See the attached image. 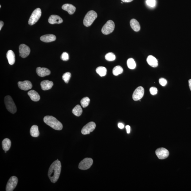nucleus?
Listing matches in <instances>:
<instances>
[{"label": "nucleus", "mask_w": 191, "mask_h": 191, "mask_svg": "<svg viewBox=\"0 0 191 191\" xmlns=\"http://www.w3.org/2000/svg\"><path fill=\"white\" fill-rule=\"evenodd\" d=\"M61 170V163L58 159L52 164L49 168L48 176L51 182L55 183L58 181Z\"/></svg>", "instance_id": "1"}, {"label": "nucleus", "mask_w": 191, "mask_h": 191, "mask_svg": "<svg viewBox=\"0 0 191 191\" xmlns=\"http://www.w3.org/2000/svg\"><path fill=\"white\" fill-rule=\"evenodd\" d=\"M40 39L41 41L44 42H51L56 40V37L53 34H46L42 36Z\"/></svg>", "instance_id": "17"}, {"label": "nucleus", "mask_w": 191, "mask_h": 191, "mask_svg": "<svg viewBox=\"0 0 191 191\" xmlns=\"http://www.w3.org/2000/svg\"><path fill=\"white\" fill-rule=\"evenodd\" d=\"M96 72L101 77H104L106 75L107 69L105 67L100 66L97 67L96 69Z\"/></svg>", "instance_id": "26"}, {"label": "nucleus", "mask_w": 191, "mask_h": 191, "mask_svg": "<svg viewBox=\"0 0 191 191\" xmlns=\"http://www.w3.org/2000/svg\"><path fill=\"white\" fill-rule=\"evenodd\" d=\"M44 122L47 125L56 130H61L63 128L62 123L54 117L52 116H46L44 118Z\"/></svg>", "instance_id": "2"}, {"label": "nucleus", "mask_w": 191, "mask_h": 191, "mask_svg": "<svg viewBox=\"0 0 191 191\" xmlns=\"http://www.w3.org/2000/svg\"><path fill=\"white\" fill-rule=\"evenodd\" d=\"M71 76V75L70 73L66 72L63 75V80L65 82V83H68Z\"/></svg>", "instance_id": "31"}, {"label": "nucleus", "mask_w": 191, "mask_h": 191, "mask_svg": "<svg viewBox=\"0 0 191 191\" xmlns=\"http://www.w3.org/2000/svg\"><path fill=\"white\" fill-rule=\"evenodd\" d=\"M63 20L60 17L57 15H52L49 18V23L51 24L55 23L60 24L62 23Z\"/></svg>", "instance_id": "15"}, {"label": "nucleus", "mask_w": 191, "mask_h": 191, "mask_svg": "<svg viewBox=\"0 0 191 191\" xmlns=\"http://www.w3.org/2000/svg\"><path fill=\"white\" fill-rule=\"evenodd\" d=\"M31 50L28 46L22 44L19 46L20 56L22 58H25L28 56L30 53Z\"/></svg>", "instance_id": "11"}, {"label": "nucleus", "mask_w": 191, "mask_h": 191, "mask_svg": "<svg viewBox=\"0 0 191 191\" xmlns=\"http://www.w3.org/2000/svg\"><path fill=\"white\" fill-rule=\"evenodd\" d=\"M72 113L76 116H79L83 113V110L79 105H77L72 110Z\"/></svg>", "instance_id": "25"}, {"label": "nucleus", "mask_w": 191, "mask_h": 191, "mask_svg": "<svg viewBox=\"0 0 191 191\" xmlns=\"http://www.w3.org/2000/svg\"><path fill=\"white\" fill-rule=\"evenodd\" d=\"M61 59L64 61H67L69 59V57L68 53L64 52L62 54L61 57Z\"/></svg>", "instance_id": "32"}, {"label": "nucleus", "mask_w": 191, "mask_h": 191, "mask_svg": "<svg viewBox=\"0 0 191 191\" xmlns=\"http://www.w3.org/2000/svg\"><path fill=\"white\" fill-rule=\"evenodd\" d=\"M105 59L107 61H112L115 60V59H116V57L113 53H107L105 55Z\"/></svg>", "instance_id": "30"}, {"label": "nucleus", "mask_w": 191, "mask_h": 191, "mask_svg": "<svg viewBox=\"0 0 191 191\" xmlns=\"http://www.w3.org/2000/svg\"><path fill=\"white\" fill-rule=\"evenodd\" d=\"M149 90L151 94L153 95H155L157 94V88L155 87H151Z\"/></svg>", "instance_id": "34"}, {"label": "nucleus", "mask_w": 191, "mask_h": 191, "mask_svg": "<svg viewBox=\"0 0 191 191\" xmlns=\"http://www.w3.org/2000/svg\"><path fill=\"white\" fill-rule=\"evenodd\" d=\"M93 163L92 159L86 158L80 162L79 165V168L81 170H86L90 168Z\"/></svg>", "instance_id": "7"}, {"label": "nucleus", "mask_w": 191, "mask_h": 191, "mask_svg": "<svg viewBox=\"0 0 191 191\" xmlns=\"http://www.w3.org/2000/svg\"><path fill=\"white\" fill-rule=\"evenodd\" d=\"M4 102L6 108L11 113L14 114L17 111L16 107L12 97L10 96H7L4 99Z\"/></svg>", "instance_id": "4"}, {"label": "nucleus", "mask_w": 191, "mask_h": 191, "mask_svg": "<svg viewBox=\"0 0 191 191\" xmlns=\"http://www.w3.org/2000/svg\"><path fill=\"white\" fill-rule=\"evenodd\" d=\"M156 155L160 159H164L168 157L169 153L167 150L163 148H159L155 151Z\"/></svg>", "instance_id": "12"}, {"label": "nucleus", "mask_w": 191, "mask_h": 191, "mask_svg": "<svg viewBox=\"0 0 191 191\" xmlns=\"http://www.w3.org/2000/svg\"><path fill=\"white\" fill-rule=\"evenodd\" d=\"M144 92V89L142 87H138L134 91L132 95V98L135 101L140 100L143 97Z\"/></svg>", "instance_id": "10"}, {"label": "nucleus", "mask_w": 191, "mask_h": 191, "mask_svg": "<svg viewBox=\"0 0 191 191\" xmlns=\"http://www.w3.org/2000/svg\"><path fill=\"white\" fill-rule=\"evenodd\" d=\"M127 65L129 68L133 69L136 67V64L134 59L132 58H129L127 61Z\"/></svg>", "instance_id": "28"}, {"label": "nucleus", "mask_w": 191, "mask_h": 191, "mask_svg": "<svg viewBox=\"0 0 191 191\" xmlns=\"http://www.w3.org/2000/svg\"><path fill=\"white\" fill-rule=\"evenodd\" d=\"M53 81L45 80L42 81L40 84L41 88L43 90H47L51 89L53 86Z\"/></svg>", "instance_id": "16"}, {"label": "nucleus", "mask_w": 191, "mask_h": 191, "mask_svg": "<svg viewBox=\"0 0 191 191\" xmlns=\"http://www.w3.org/2000/svg\"><path fill=\"white\" fill-rule=\"evenodd\" d=\"M90 102V99L89 97H85L83 98L80 101L82 107L83 108H86L89 105Z\"/></svg>", "instance_id": "29"}, {"label": "nucleus", "mask_w": 191, "mask_h": 191, "mask_svg": "<svg viewBox=\"0 0 191 191\" xmlns=\"http://www.w3.org/2000/svg\"><path fill=\"white\" fill-rule=\"evenodd\" d=\"M4 25V23L2 21L0 22V30H1V28H2L3 26Z\"/></svg>", "instance_id": "38"}, {"label": "nucleus", "mask_w": 191, "mask_h": 191, "mask_svg": "<svg viewBox=\"0 0 191 191\" xmlns=\"http://www.w3.org/2000/svg\"><path fill=\"white\" fill-rule=\"evenodd\" d=\"M18 86L20 89L23 90L27 91L31 89L32 87V84L28 80L23 81H19Z\"/></svg>", "instance_id": "13"}, {"label": "nucleus", "mask_w": 191, "mask_h": 191, "mask_svg": "<svg viewBox=\"0 0 191 191\" xmlns=\"http://www.w3.org/2000/svg\"><path fill=\"white\" fill-rule=\"evenodd\" d=\"M2 148L4 151H8L11 146V141L9 139L6 138L3 140L2 142Z\"/></svg>", "instance_id": "23"}, {"label": "nucleus", "mask_w": 191, "mask_h": 191, "mask_svg": "<svg viewBox=\"0 0 191 191\" xmlns=\"http://www.w3.org/2000/svg\"><path fill=\"white\" fill-rule=\"evenodd\" d=\"M123 72V69L120 66H118L114 68L113 70V73L114 75L117 76L120 75Z\"/></svg>", "instance_id": "27"}, {"label": "nucleus", "mask_w": 191, "mask_h": 191, "mask_svg": "<svg viewBox=\"0 0 191 191\" xmlns=\"http://www.w3.org/2000/svg\"><path fill=\"white\" fill-rule=\"evenodd\" d=\"M133 1V0H121V1H123V2L125 3H129L131 2V1Z\"/></svg>", "instance_id": "39"}, {"label": "nucleus", "mask_w": 191, "mask_h": 191, "mask_svg": "<svg viewBox=\"0 0 191 191\" xmlns=\"http://www.w3.org/2000/svg\"><path fill=\"white\" fill-rule=\"evenodd\" d=\"M30 132L31 136L33 137H37L39 135L38 127L37 125H34L31 126Z\"/></svg>", "instance_id": "24"}, {"label": "nucleus", "mask_w": 191, "mask_h": 191, "mask_svg": "<svg viewBox=\"0 0 191 191\" xmlns=\"http://www.w3.org/2000/svg\"><path fill=\"white\" fill-rule=\"evenodd\" d=\"M7 57L9 64L10 65H13L15 61V55L14 52L12 50H9L7 52Z\"/></svg>", "instance_id": "21"}, {"label": "nucleus", "mask_w": 191, "mask_h": 191, "mask_svg": "<svg viewBox=\"0 0 191 191\" xmlns=\"http://www.w3.org/2000/svg\"><path fill=\"white\" fill-rule=\"evenodd\" d=\"M97 14L94 11L91 10L88 12L83 20V24L86 27L90 26L97 18Z\"/></svg>", "instance_id": "3"}, {"label": "nucleus", "mask_w": 191, "mask_h": 191, "mask_svg": "<svg viewBox=\"0 0 191 191\" xmlns=\"http://www.w3.org/2000/svg\"><path fill=\"white\" fill-rule=\"evenodd\" d=\"M96 125L94 122L88 123L84 126L81 131V133L84 135H88L92 132L95 129Z\"/></svg>", "instance_id": "9"}, {"label": "nucleus", "mask_w": 191, "mask_h": 191, "mask_svg": "<svg viewBox=\"0 0 191 191\" xmlns=\"http://www.w3.org/2000/svg\"><path fill=\"white\" fill-rule=\"evenodd\" d=\"M159 82L161 86H165L167 84V81L166 80L163 78H161L159 80Z\"/></svg>", "instance_id": "35"}, {"label": "nucleus", "mask_w": 191, "mask_h": 191, "mask_svg": "<svg viewBox=\"0 0 191 191\" xmlns=\"http://www.w3.org/2000/svg\"><path fill=\"white\" fill-rule=\"evenodd\" d=\"M63 10L67 11L70 15H72L75 12L76 8L72 4H66L62 6Z\"/></svg>", "instance_id": "18"}, {"label": "nucleus", "mask_w": 191, "mask_h": 191, "mask_svg": "<svg viewBox=\"0 0 191 191\" xmlns=\"http://www.w3.org/2000/svg\"><path fill=\"white\" fill-rule=\"evenodd\" d=\"M36 72L39 76L42 77L49 75L51 73V72L48 69L40 67L37 68L36 69Z\"/></svg>", "instance_id": "14"}, {"label": "nucleus", "mask_w": 191, "mask_h": 191, "mask_svg": "<svg viewBox=\"0 0 191 191\" xmlns=\"http://www.w3.org/2000/svg\"><path fill=\"white\" fill-rule=\"evenodd\" d=\"M118 126L119 128L120 129H123L124 128V125L121 123H119L118 124Z\"/></svg>", "instance_id": "37"}, {"label": "nucleus", "mask_w": 191, "mask_h": 191, "mask_svg": "<svg viewBox=\"0 0 191 191\" xmlns=\"http://www.w3.org/2000/svg\"><path fill=\"white\" fill-rule=\"evenodd\" d=\"M147 61L149 65L153 67H157L158 65L157 60L152 55H149L148 57Z\"/></svg>", "instance_id": "19"}, {"label": "nucleus", "mask_w": 191, "mask_h": 191, "mask_svg": "<svg viewBox=\"0 0 191 191\" xmlns=\"http://www.w3.org/2000/svg\"><path fill=\"white\" fill-rule=\"evenodd\" d=\"M115 24L113 21L109 20L104 25L102 29L103 34L108 35L111 34L114 30Z\"/></svg>", "instance_id": "6"}, {"label": "nucleus", "mask_w": 191, "mask_h": 191, "mask_svg": "<svg viewBox=\"0 0 191 191\" xmlns=\"http://www.w3.org/2000/svg\"><path fill=\"white\" fill-rule=\"evenodd\" d=\"M28 95L31 100L34 102H37L40 100V96L38 93L34 90H31L28 92Z\"/></svg>", "instance_id": "20"}, {"label": "nucleus", "mask_w": 191, "mask_h": 191, "mask_svg": "<svg viewBox=\"0 0 191 191\" xmlns=\"http://www.w3.org/2000/svg\"><path fill=\"white\" fill-rule=\"evenodd\" d=\"M42 12L40 9L38 8L33 12L32 14L30 17L28 21V24L30 25H33L35 24L40 18Z\"/></svg>", "instance_id": "5"}, {"label": "nucleus", "mask_w": 191, "mask_h": 191, "mask_svg": "<svg viewBox=\"0 0 191 191\" xmlns=\"http://www.w3.org/2000/svg\"><path fill=\"white\" fill-rule=\"evenodd\" d=\"M18 178L16 176H12L9 179L6 186V190L12 191L15 189L18 183Z\"/></svg>", "instance_id": "8"}, {"label": "nucleus", "mask_w": 191, "mask_h": 191, "mask_svg": "<svg viewBox=\"0 0 191 191\" xmlns=\"http://www.w3.org/2000/svg\"><path fill=\"white\" fill-rule=\"evenodd\" d=\"M126 130L127 133H129L130 132V126L129 125H127L126 126Z\"/></svg>", "instance_id": "36"}, {"label": "nucleus", "mask_w": 191, "mask_h": 191, "mask_svg": "<svg viewBox=\"0 0 191 191\" xmlns=\"http://www.w3.org/2000/svg\"><path fill=\"white\" fill-rule=\"evenodd\" d=\"M147 4L151 7H154L156 4L155 0H147Z\"/></svg>", "instance_id": "33"}, {"label": "nucleus", "mask_w": 191, "mask_h": 191, "mask_svg": "<svg viewBox=\"0 0 191 191\" xmlns=\"http://www.w3.org/2000/svg\"><path fill=\"white\" fill-rule=\"evenodd\" d=\"M131 27L135 31H138L140 30V27L139 23L135 19H132L130 21Z\"/></svg>", "instance_id": "22"}, {"label": "nucleus", "mask_w": 191, "mask_h": 191, "mask_svg": "<svg viewBox=\"0 0 191 191\" xmlns=\"http://www.w3.org/2000/svg\"><path fill=\"white\" fill-rule=\"evenodd\" d=\"M189 88H190V90L191 91V79L189 80Z\"/></svg>", "instance_id": "40"}]
</instances>
